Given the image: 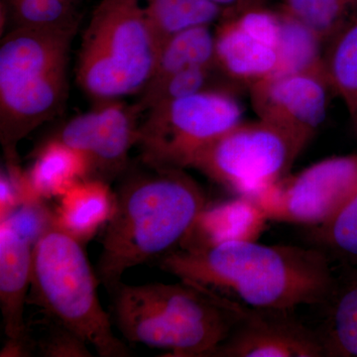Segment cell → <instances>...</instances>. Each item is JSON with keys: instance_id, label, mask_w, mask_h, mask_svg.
<instances>
[{"instance_id": "cell-1", "label": "cell", "mask_w": 357, "mask_h": 357, "mask_svg": "<svg viewBox=\"0 0 357 357\" xmlns=\"http://www.w3.org/2000/svg\"><path fill=\"white\" fill-rule=\"evenodd\" d=\"M159 266L180 280L236 297L250 309L290 312L323 305L332 290L331 259L317 248L230 241L201 249H177Z\"/></svg>"}, {"instance_id": "cell-2", "label": "cell", "mask_w": 357, "mask_h": 357, "mask_svg": "<svg viewBox=\"0 0 357 357\" xmlns=\"http://www.w3.org/2000/svg\"><path fill=\"white\" fill-rule=\"evenodd\" d=\"M145 167L140 172L130 167L122 176L105 225L96 274L109 295L130 268L180 248L208 204L184 169Z\"/></svg>"}, {"instance_id": "cell-3", "label": "cell", "mask_w": 357, "mask_h": 357, "mask_svg": "<svg viewBox=\"0 0 357 357\" xmlns=\"http://www.w3.org/2000/svg\"><path fill=\"white\" fill-rule=\"evenodd\" d=\"M112 297L115 326L128 342L170 351L172 357H211L243 317V305L192 282L128 285Z\"/></svg>"}, {"instance_id": "cell-4", "label": "cell", "mask_w": 357, "mask_h": 357, "mask_svg": "<svg viewBox=\"0 0 357 357\" xmlns=\"http://www.w3.org/2000/svg\"><path fill=\"white\" fill-rule=\"evenodd\" d=\"M77 28L14 27L0 45V142L6 166L18 144L64 112L70 50Z\"/></svg>"}, {"instance_id": "cell-5", "label": "cell", "mask_w": 357, "mask_h": 357, "mask_svg": "<svg viewBox=\"0 0 357 357\" xmlns=\"http://www.w3.org/2000/svg\"><path fill=\"white\" fill-rule=\"evenodd\" d=\"M159 51L144 0H100L83 33L77 84L96 103L141 93Z\"/></svg>"}, {"instance_id": "cell-6", "label": "cell", "mask_w": 357, "mask_h": 357, "mask_svg": "<svg viewBox=\"0 0 357 357\" xmlns=\"http://www.w3.org/2000/svg\"><path fill=\"white\" fill-rule=\"evenodd\" d=\"M98 279L84 244L54 225L33 248L31 296L102 357H128L130 349L115 337L110 316L98 293Z\"/></svg>"}, {"instance_id": "cell-7", "label": "cell", "mask_w": 357, "mask_h": 357, "mask_svg": "<svg viewBox=\"0 0 357 357\" xmlns=\"http://www.w3.org/2000/svg\"><path fill=\"white\" fill-rule=\"evenodd\" d=\"M136 146L154 169H187L196 155L243 121L234 89H206L147 110Z\"/></svg>"}, {"instance_id": "cell-8", "label": "cell", "mask_w": 357, "mask_h": 357, "mask_svg": "<svg viewBox=\"0 0 357 357\" xmlns=\"http://www.w3.org/2000/svg\"><path fill=\"white\" fill-rule=\"evenodd\" d=\"M300 155L287 134L258 119L222 134L196 155L190 168L236 196L253 199L285 178Z\"/></svg>"}, {"instance_id": "cell-9", "label": "cell", "mask_w": 357, "mask_h": 357, "mask_svg": "<svg viewBox=\"0 0 357 357\" xmlns=\"http://www.w3.org/2000/svg\"><path fill=\"white\" fill-rule=\"evenodd\" d=\"M357 194V153L330 157L251 199L268 220L314 227Z\"/></svg>"}, {"instance_id": "cell-10", "label": "cell", "mask_w": 357, "mask_h": 357, "mask_svg": "<svg viewBox=\"0 0 357 357\" xmlns=\"http://www.w3.org/2000/svg\"><path fill=\"white\" fill-rule=\"evenodd\" d=\"M140 114L135 105L121 100L98 102L95 109L70 119L52 137L83 155L88 162V178L110 185L131 167L129 153L137 144Z\"/></svg>"}, {"instance_id": "cell-11", "label": "cell", "mask_w": 357, "mask_h": 357, "mask_svg": "<svg viewBox=\"0 0 357 357\" xmlns=\"http://www.w3.org/2000/svg\"><path fill=\"white\" fill-rule=\"evenodd\" d=\"M258 119L287 134L302 153L323 126L333 91L324 70L279 73L248 86Z\"/></svg>"}, {"instance_id": "cell-12", "label": "cell", "mask_w": 357, "mask_h": 357, "mask_svg": "<svg viewBox=\"0 0 357 357\" xmlns=\"http://www.w3.org/2000/svg\"><path fill=\"white\" fill-rule=\"evenodd\" d=\"M287 314L244 306L243 317L211 357H325L317 330Z\"/></svg>"}, {"instance_id": "cell-13", "label": "cell", "mask_w": 357, "mask_h": 357, "mask_svg": "<svg viewBox=\"0 0 357 357\" xmlns=\"http://www.w3.org/2000/svg\"><path fill=\"white\" fill-rule=\"evenodd\" d=\"M33 248L24 236L0 223V309L9 340L30 337L24 309L31 286Z\"/></svg>"}, {"instance_id": "cell-14", "label": "cell", "mask_w": 357, "mask_h": 357, "mask_svg": "<svg viewBox=\"0 0 357 357\" xmlns=\"http://www.w3.org/2000/svg\"><path fill=\"white\" fill-rule=\"evenodd\" d=\"M215 34V65L229 81L249 86L278 74V49L244 31L234 18L220 21Z\"/></svg>"}, {"instance_id": "cell-15", "label": "cell", "mask_w": 357, "mask_h": 357, "mask_svg": "<svg viewBox=\"0 0 357 357\" xmlns=\"http://www.w3.org/2000/svg\"><path fill=\"white\" fill-rule=\"evenodd\" d=\"M267 220L261 208L246 197L208 204L178 249L190 250L230 241H257Z\"/></svg>"}, {"instance_id": "cell-16", "label": "cell", "mask_w": 357, "mask_h": 357, "mask_svg": "<svg viewBox=\"0 0 357 357\" xmlns=\"http://www.w3.org/2000/svg\"><path fill=\"white\" fill-rule=\"evenodd\" d=\"M342 266L323 304L325 321L317 330L325 357H357V266Z\"/></svg>"}, {"instance_id": "cell-17", "label": "cell", "mask_w": 357, "mask_h": 357, "mask_svg": "<svg viewBox=\"0 0 357 357\" xmlns=\"http://www.w3.org/2000/svg\"><path fill=\"white\" fill-rule=\"evenodd\" d=\"M59 199L56 225L84 244L109 222L115 195L107 183L86 178L70 187Z\"/></svg>"}, {"instance_id": "cell-18", "label": "cell", "mask_w": 357, "mask_h": 357, "mask_svg": "<svg viewBox=\"0 0 357 357\" xmlns=\"http://www.w3.org/2000/svg\"><path fill=\"white\" fill-rule=\"evenodd\" d=\"M31 168L25 173L39 198H60L76 183L88 178L86 158L56 138H49L37 148Z\"/></svg>"}, {"instance_id": "cell-19", "label": "cell", "mask_w": 357, "mask_h": 357, "mask_svg": "<svg viewBox=\"0 0 357 357\" xmlns=\"http://www.w3.org/2000/svg\"><path fill=\"white\" fill-rule=\"evenodd\" d=\"M144 4L160 47L178 33L211 26L223 17L222 9L210 0H144Z\"/></svg>"}, {"instance_id": "cell-20", "label": "cell", "mask_w": 357, "mask_h": 357, "mask_svg": "<svg viewBox=\"0 0 357 357\" xmlns=\"http://www.w3.org/2000/svg\"><path fill=\"white\" fill-rule=\"evenodd\" d=\"M324 70L333 93L344 102L351 126L357 122V17L324 49Z\"/></svg>"}, {"instance_id": "cell-21", "label": "cell", "mask_w": 357, "mask_h": 357, "mask_svg": "<svg viewBox=\"0 0 357 357\" xmlns=\"http://www.w3.org/2000/svg\"><path fill=\"white\" fill-rule=\"evenodd\" d=\"M195 67H217L215 34L211 26L191 28L167 40L160 47L156 68L150 82Z\"/></svg>"}, {"instance_id": "cell-22", "label": "cell", "mask_w": 357, "mask_h": 357, "mask_svg": "<svg viewBox=\"0 0 357 357\" xmlns=\"http://www.w3.org/2000/svg\"><path fill=\"white\" fill-rule=\"evenodd\" d=\"M218 67H195L150 82L135 103L141 112L156 105L192 96L206 89H236Z\"/></svg>"}, {"instance_id": "cell-23", "label": "cell", "mask_w": 357, "mask_h": 357, "mask_svg": "<svg viewBox=\"0 0 357 357\" xmlns=\"http://www.w3.org/2000/svg\"><path fill=\"white\" fill-rule=\"evenodd\" d=\"M279 10L328 43L357 17V0H279Z\"/></svg>"}, {"instance_id": "cell-24", "label": "cell", "mask_w": 357, "mask_h": 357, "mask_svg": "<svg viewBox=\"0 0 357 357\" xmlns=\"http://www.w3.org/2000/svg\"><path fill=\"white\" fill-rule=\"evenodd\" d=\"M310 236L331 260L357 266V194L328 222L312 227Z\"/></svg>"}, {"instance_id": "cell-25", "label": "cell", "mask_w": 357, "mask_h": 357, "mask_svg": "<svg viewBox=\"0 0 357 357\" xmlns=\"http://www.w3.org/2000/svg\"><path fill=\"white\" fill-rule=\"evenodd\" d=\"M280 13L282 29L278 44L279 73L324 70L323 46L325 45L323 42L297 20L282 11Z\"/></svg>"}, {"instance_id": "cell-26", "label": "cell", "mask_w": 357, "mask_h": 357, "mask_svg": "<svg viewBox=\"0 0 357 357\" xmlns=\"http://www.w3.org/2000/svg\"><path fill=\"white\" fill-rule=\"evenodd\" d=\"M77 7L62 0H1L4 18L14 27L79 28Z\"/></svg>"}, {"instance_id": "cell-27", "label": "cell", "mask_w": 357, "mask_h": 357, "mask_svg": "<svg viewBox=\"0 0 357 357\" xmlns=\"http://www.w3.org/2000/svg\"><path fill=\"white\" fill-rule=\"evenodd\" d=\"M48 323L38 340L32 338L35 351L45 357H91L88 344L77 333L48 314Z\"/></svg>"}, {"instance_id": "cell-28", "label": "cell", "mask_w": 357, "mask_h": 357, "mask_svg": "<svg viewBox=\"0 0 357 357\" xmlns=\"http://www.w3.org/2000/svg\"><path fill=\"white\" fill-rule=\"evenodd\" d=\"M42 199L21 204L6 220H1L33 245L56 223L55 211L49 210Z\"/></svg>"}, {"instance_id": "cell-29", "label": "cell", "mask_w": 357, "mask_h": 357, "mask_svg": "<svg viewBox=\"0 0 357 357\" xmlns=\"http://www.w3.org/2000/svg\"><path fill=\"white\" fill-rule=\"evenodd\" d=\"M0 220H6L18 206L22 204L20 191L7 172H1L0 178Z\"/></svg>"}, {"instance_id": "cell-30", "label": "cell", "mask_w": 357, "mask_h": 357, "mask_svg": "<svg viewBox=\"0 0 357 357\" xmlns=\"http://www.w3.org/2000/svg\"><path fill=\"white\" fill-rule=\"evenodd\" d=\"M217 4L223 10L222 20L234 17L243 13L246 9L252 8L256 6H264L256 0H210Z\"/></svg>"}, {"instance_id": "cell-31", "label": "cell", "mask_w": 357, "mask_h": 357, "mask_svg": "<svg viewBox=\"0 0 357 357\" xmlns=\"http://www.w3.org/2000/svg\"><path fill=\"white\" fill-rule=\"evenodd\" d=\"M62 1L67 2V3L73 4V6H79L82 0H62Z\"/></svg>"}, {"instance_id": "cell-32", "label": "cell", "mask_w": 357, "mask_h": 357, "mask_svg": "<svg viewBox=\"0 0 357 357\" xmlns=\"http://www.w3.org/2000/svg\"><path fill=\"white\" fill-rule=\"evenodd\" d=\"M352 131H354V136H356V138L357 139V122L354 126H351Z\"/></svg>"}, {"instance_id": "cell-33", "label": "cell", "mask_w": 357, "mask_h": 357, "mask_svg": "<svg viewBox=\"0 0 357 357\" xmlns=\"http://www.w3.org/2000/svg\"><path fill=\"white\" fill-rule=\"evenodd\" d=\"M256 1L259 2V3L263 4V6H266L268 0H256Z\"/></svg>"}]
</instances>
